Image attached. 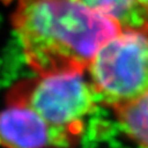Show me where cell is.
<instances>
[{
  "mask_svg": "<svg viewBox=\"0 0 148 148\" xmlns=\"http://www.w3.org/2000/svg\"><path fill=\"white\" fill-rule=\"evenodd\" d=\"M139 7L148 14V0H136Z\"/></svg>",
  "mask_w": 148,
  "mask_h": 148,
  "instance_id": "7",
  "label": "cell"
},
{
  "mask_svg": "<svg viewBox=\"0 0 148 148\" xmlns=\"http://www.w3.org/2000/svg\"><path fill=\"white\" fill-rule=\"evenodd\" d=\"M0 146L5 148L67 147L68 142L37 112L20 103H10L0 112Z\"/></svg>",
  "mask_w": 148,
  "mask_h": 148,
  "instance_id": "4",
  "label": "cell"
},
{
  "mask_svg": "<svg viewBox=\"0 0 148 148\" xmlns=\"http://www.w3.org/2000/svg\"><path fill=\"white\" fill-rule=\"evenodd\" d=\"M90 84L101 103L113 109L148 91V20L125 27L102 46L89 67Z\"/></svg>",
  "mask_w": 148,
  "mask_h": 148,
  "instance_id": "2",
  "label": "cell"
},
{
  "mask_svg": "<svg viewBox=\"0 0 148 148\" xmlns=\"http://www.w3.org/2000/svg\"><path fill=\"white\" fill-rule=\"evenodd\" d=\"M89 8L115 19L122 27H136L147 21V13L136 0H79Z\"/></svg>",
  "mask_w": 148,
  "mask_h": 148,
  "instance_id": "6",
  "label": "cell"
},
{
  "mask_svg": "<svg viewBox=\"0 0 148 148\" xmlns=\"http://www.w3.org/2000/svg\"><path fill=\"white\" fill-rule=\"evenodd\" d=\"M124 132L143 148H148V91L137 99L114 108Z\"/></svg>",
  "mask_w": 148,
  "mask_h": 148,
  "instance_id": "5",
  "label": "cell"
},
{
  "mask_svg": "<svg viewBox=\"0 0 148 148\" xmlns=\"http://www.w3.org/2000/svg\"><path fill=\"white\" fill-rule=\"evenodd\" d=\"M12 24L30 67L41 76L84 73L123 30L117 20L79 0H18Z\"/></svg>",
  "mask_w": 148,
  "mask_h": 148,
  "instance_id": "1",
  "label": "cell"
},
{
  "mask_svg": "<svg viewBox=\"0 0 148 148\" xmlns=\"http://www.w3.org/2000/svg\"><path fill=\"white\" fill-rule=\"evenodd\" d=\"M8 102L30 106L71 145L81 120L95 110V93L82 73H59L20 82Z\"/></svg>",
  "mask_w": 148,
  "mask_h": 148,
  "instance_id": "3",
  "label": "cell"
}]
</instances>
